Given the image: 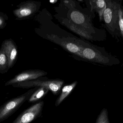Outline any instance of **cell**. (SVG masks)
<instances>
[{
  "label": "cell",
  "instance_id": "cell-1",
  "mask_svg": "<svg viewBox=\"0 0 123 123\" xmlns=\"http://www.w3.org/2000/svg\"><path fill=\"white\" fill-rule=\"evenodd\" d=\"M55 14L67 19L73 24L80 27L98 37L101 41L106 39L105 31L95 27L92 19L95 14L87 8L82 7L76 0H60L57 6L54 8Z\"/></svg>",
  "mask_w": 123,
  "mask_h": 123
},
{
  "label": "cell",
  "instance_id": "cell-2",
  "mask_svg": "<svg viewBox=\"0 0 123 123\" xmlns=\"http://www.w3.org/2000/svg\"><path fill=\"white\" fill-rule=\"evenodd\" d=\"M122 3L119 0H107L103 16V26L113 38H121L119 26V10Z\"/></svg>",
  "mask_w": 123,
  "mask_h": 123
},
{
  "label": "cell",
  "instance_id": "cell-3",
  "mask_svg": "<svg viewBox=\"0 0 123 123\" xmlns=\"http://www.w3.org/2000/svg\"><path fill=\"white\" fill-rule=\"evenodd\" d=\"M83 59L88 61L107 66L117 65L120 63L118 58L108 52L104 48L88 44L82 50Z\"/></svg>",
  "mask_w": 123,
  "mask_h": 123
},
{
  "label": "cell",
  "instance_id": "cell-4",
  "mask_svg": "<svg viewBox=\"0 0 123 123\" xmlns=\"http://www.w3.org/2000/svg\"><path fill=\"white\" fill-rule=\"evenodd\" d=\"M37 87L31 89L24 94L8 100L0 107V122L3 121L16 112L26 100L29 99Z\"/></svg>",
  "mask_w": 123,
  "mask_h": 123
},
{
  "label": "cell",
  "instance_id": "cell-5",
  "mask_svg": "<svg viewBox=\"0 0 123 123\" xmlns=\"http://www.w3.org/2000/svg\"><path fill=\"white\" fill-rule=\"evenodd\" d=\"M64 81L61 80H42L39 79L14 84L12 86L17 88L29 89L32 87H46L51 91L54 95L58 94Z\"/></svg>",
  "mask_w": 123,
  "mask_h": 123
},
{
  "label": "cell",
  "instance_id": "cell-6",
  "mask_svg": "<svg viewBox=\"0 0 123 123\" xmlns=\"http://www.w3.org/2000/svg\"><path fill=\"white\" fill-rule=\"evenodd\" d=\"M41 4L40 1L33 0L20 3L13 11L16 20H24L34 16L39 11Z\"/></svg>",
  "mask_w": 123,
  "mask_h": 123
},
{
  "label": "cell",
  "instance_id": "cell-7",
  "mask_svg": "<svg viewBox=\"0 0 123 123\" xmlns=\"http://www.w3.org/2000/svg\"><path fill=\"white\" fill-rule=\"evenodd\" d=\"M47 36L51 41L60 45L64 49L83 58L81 52L84 46L81 44V42L79 40L76 39V42H71L53 34L48 35Z\"/></svg>",
  "mask_w": 123,
  "mask_h": 123
},
{
  "label": "cell",
  "instance_id": "cell-8",
  "mask_svg": "<svg viewBox=\"0 0 123 123\" xmlns=\"http://www.w3.org/2000/svg\"><path fill=\"white\" fill-rule=\"evenodd\" d=\"M47 74V72L40 69L26 70L17 74L7 81L5 83V86H10L18 82L37 79Z\"/></svg>",
  "mask_w": 123,
  "mask_h": 123
},
{
  "label": "cell",
  "instance_id": "cell-9",
  "mask_svg": "<svg viewBox=\"0 0 123 123\" xmlns=\"http://www.w3.org/2000/svg\"><path fill=\"white\" fill-rule=\"evenodd\" d=\"M44 102H39L31 106L20 114L12 123H29L36 119L42 113Z\"/></svg>",
  "mask_w": 123,
  "mask_h": 123
},
{
  "label": "cell",
  "instance_id": "cell-10",
  "mask_svg": "<svg viewBox=\"0 0 123 123\" xmlns=\"http://www.w3.org/2000/svg\"><path fill=\"white\" fill-rule=\"evenodd\" d=\"M54 17L62 25L65 26L68 29L80 36L89 40L101 41L99 38L94 35L80 27L73 24L67 19L63 18L55 14L54 15Z\"/></svg>",
  "mask_w": 123,
  "mask_h": 123
},
{
  "label": "cell",
  "instance_id": "cell-11",
  "mask_svg": "<svg viewBox=\"0 0 123 123\" xmlns=\"http://www.w3.org/2000/svg\"><path fill=\"white\" fill-rule=\"evenodd\" d=\"M0 49L4 53L7 57L9 68L10 69L12 68L18 58V48L16 44L12 39H7L3 42Z\"/></svg>",
  "mask_w": 123,
  "mask_h": 123
},
{
  "label": "cell",
  "instance_id": "cell-12",
  "mask_svg": "<svg viewBox=\"0 0 123 123\" xmlns=\"http://www.w3.org/2000/svg\"><path fill=\"white\" fill-rule=\"evenodd\" d=\"M87 8L92 12L98 13L100 21H102L103 16L106 7L107 0H85Z\"/></svg>",
  "mask_w": 123,
  "mask_h": 123
},
{
  "label": "cell",
  "instance_id": "cell-13",
  "mask_svg": "<svg viewBox=\"0 0 123 123\" xmlns=\"http://www.w3.org/2000/svg\"><path fill=\"white\" fill-rule=\"evenodd\" d=\"M77 84V82L75 81L70 84L65 85L63 87L61 94L55 102V105L56 107L60 105L64 100L68 97L76 86Z\"/></svg>",
  "mask_w": 123,
  "mask_h": 123
},
{
  "label": "cell",
  "instance_id": "cell-14",
  "mask_svg": "<svg viewBox=\"0 0 123 123\" xmlns=\"http://www.w3.org/2000/svg\"><path fill=\"white\" fill-rule=\"evenodd\" d=\"M49 91V90L46 87H37L28 99L29 102H35L41 99L48 94Z\"/></svg>",
  "mask_w": 123,
  "mask_h": 123
},
{
  "label": "cell",
  "instance_id": "cell-15",
  "mask_svg": "<svg viewBox=\"0 0 123 123\" xmlns=\"http://www.w3.org/2000/svg\"><path fill=\"white\" fill-rule=\"evenodd\" d=\"M9 69L7 57L4 53L0 49V74H5Z\"/></svg>",
  "mask_w": 123,
  "mask_h": 123
},
{
  "label": "cell",
  "instance_id": "cell-16",
  "mask_svg": "<svg viewBox=\"0 0 123 123\" xmlns=\"http://www.w3.org/2000/svg\"><path fill=\"white\" fill-rule=\"evenodd\" d=\"M96 123H110L107 109L104 108L98 117Z\"/></svg>",
  "mask_w": 123,
  "mask_h": 123
},
{
  "label": "cell",
  "instance_id": "cell-17",
  "mask_svg": "<svg viewBox=\"0 0 123 123\" xmlns=\"http://www.w3.org/2000/svg\"><path fill=\"white\" fill-rule=\"evenodd\" d=\"M8 19V15L5 13L0 12V29H3L6 26Z\"/></svg>",
  "mask_w": 123,
  "mask_h": 123
},
{
  "label": "cell",
  "instance_id": "cell-18",
  "mask_svg": "<svg viewBox=\"0 0 123 123\" xmlns=\"http://www.w3.org/2000/svg\"><path fill=\"white\" fill-rule=\"evenodd\" d=\"M119 26L120 30L121 38L123 41V6L120 5L119 10Z\"/></svg>",
  "mask_w": 123,
  "mask_h": 123
},
{
  "label": "cell",
  "instance_id": "cell-19",
  "mask_svg": "<svg viewBox=\"0 0 123 123\" xmlns=\"http://www.w3.org/2000/svg\"><path fill=\"white\" fill-rule=\"evenodd\" d=\"M120 0V1L121 3H122V1H123V0Z\"/></svg>",
  "mask_w": 123,
  "mask_h": 123
},
{
  "label": "cell",
  "instance_id": "cell-20",
  "mask_svg": "<svg viewBox=\"0 0 123 123\" xmlns=\"http://www.w3.org/2000/svg\"><path fill=\"white\" fill-rule=\"evenodd\" d=\"M79 0L81 1H82L83 0Z\"/></svg>",
  "mask_w": 123,
  "mask_h": 123
}]
</instances>
